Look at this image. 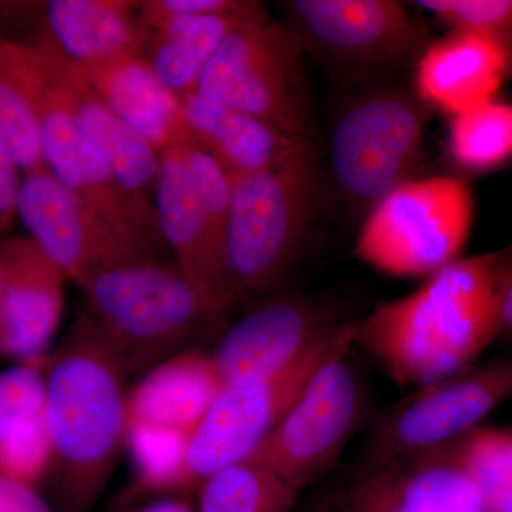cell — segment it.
I'll return each mask as SVG.
<instances>
[{
    "label": "cell",
    "instance_id": "6da1fadb",
    "mask_svg": "<svg viewBox=\"0 0 512 512\" xmlns=\"http://www.w3.org/2000/svg\"><path fill=\"white\" fill-rule=\"evenodd\" d=\"M511 262L512 247L458 258L356 322L355 346L400 386H426L466 369L500 336Z\"/></svg>",
    "mask_w": 512,
    "mask_h": 512
},
{
    "label": "cell",
    "instance_id": "7a4b0ae2",
    "mask_svg": "<svg viewBox=\"0 0 512 512\" xmlns=\"http://www.w3.org/2000/svg\"><path fill=\"white\" fill-rule=\"evenodd\" d=\"M127 373L77 316L46 363V419L62 512H93L127 441Z\"/></svg>",
    "mask_w": 512,
    "mask_h": 512
},
{
    "label": "cell",
    "instance_id": "3957f363",
    "mask_svg": "<svg viewBox=\"0 0 512 512\" xmlns=\"http://www.w3.org/2000/svg\"><path fill=\"white\" fill-rule=\"evenodd\" d=\"M80 289L86 298L80 316L127 376L202 349L229 325L231 313L208 301L174 261L111 266Z\"/></svg>",
    "mask_w": 512,
    "mask_h": 512
},
{
    "label": "cell",
    "instance_id": "277c9868",
    "mask_svg": "<svg viewBox=\"0 0 512 512\" xmlns=\"http://www.w3.org/2000/svg\"><path fill=\"white\" fill-rule=\"evenodd\" d=\"M225 271L241 303L274 296L305 247L318 211L315 148H302L261 173L231 178Z\"/></svg>",
    "mask_w": 512,
    "mask_h": 512
},
{
    "label": "cell",
    "instance_id": "5b68a950",
    "mask_svg": "<svg viewBox=\"0 0 512 512\" xmlns=\"http://www.w3.org/2000/svg\"><path fill=\"white\" fill-rule=\"evenodd\" d=\"M296 33L255 2L202 70L195 93L313 146V119Z\"/></svg>",
    "mask_w": 512,
    "mask_h": 512
},
{
    "label": "cell",
    "instance_id": "8992f818",
    "mask_svg": "<svg viewBox=\"0 0 512 512\" xmlns=\"http://www.w3.org/2000/svg\"><path fill=\"white\" fill-rule=\"evenodd\" d=\"M340 107L328 140V174L340 200L366 214L413 180L431 109L416 93L366 86Z\"/></svg>",
    "mask_w": 512,
    "mask_h": 512
},
{
    "label": "cell",
    "instance_id": "52a82bcc",
    "mask_svg": "<svg viewBox=\"0 0 512 512\" xmlns=\"http://www.w3.org/2000/svg\"><path fill=\"white\" fill-rule=\"evenodd\" d=\"M18 56L39 120L46 167L128 248L143 258L161 259L167 244L154 205L123 184L106 157L74 124L36 46L19 42Z\"/></svg>",
    "mask_w": 512,
    "mask_h": 512
},
{
    "label": "cell",
    "instance_id": "ba28073f",
    "mask_svg": "<svg viewBox=\"0 0 512 512\" xmlns=\"http://www.w3.org/2000/svg\"><path fill=\"white\" fill-rule=\"evenodd\" d=\"M286 25L312 57L343 86H372L430 45L429 30L397 0H291Z\"/></svg>",
    "mask_w": 512,
    "mask_h": 512
},
{
    "label": "cell",
    "instance_id": "9c48e42d",
    "mask_svg": "<svg viewBox=\"0 0 512 512\" xmlns=\"http://www.w3.org/2000/svg\"><path fill=\"white\" fill-rule=\"evenodd\" d=\"M473 218V192L464 181L413 178L367 212L355 254L386 275L430 276L460 258Z\"/></svg>",
    "mask_w": 512,
    "mask_h": 512
},
{
    "label": "cell",
    "instance_id": "30bf717a",
    "mask_svg": "<svg viewBox=\"0 0 512 512\" xmlns=\"http://www.w3.org/2000/svg\"><path fill=\"white\" fill-rule=\"evenodd\" d=\"M355 325L336 323L275 375L222 384L188 440L184 490H197L221 468L248 460L278 426L313 373L330 356L355 342Z\"/></svg>",
    "mask_w": 512,
    "mask_h": 512
},
{
    "label": "cell",
    "instance_id": "8fae6325",
    "mask_svg": "<svg viewBox=\"0 0 512 512\" xmlns=\"http://www.w3.org/2000/svg\"><path fill=\"white\" fill-rule=\"evenodd\" d=\"M355 342L330 356L248 460L274 471L299 493L335 467L366 410Z\"/></svg>",
    "mask_w": 512,
    "mask_h": 512
},
{
    "label": "cell",
    "instance_id": "7c38bea8",
    "mask_svg": "<svg viewBox=\"0 0 512 512\" xmlns=\"http://www.w3.org/2000/svg\"><path fill=\"white\" fill-rule=\"evenodd\" d=\"M511 397L512 353L421 386L379 420L356 471L463 439Z\"/></svg>",
    "mask_w": 512,
    "mask_h": 512
},
{
    "label": "cell",
    "instance_id": "4fadbf2b",
    "mask_svg": "<svg viewBox=\"0 0 512 512\" xmlns=\"http://www.w3.org/2000/svg\"><path fill=\"white\" fill-rule=\"evenodd\" d=\"M16 212L29 238L79 288L111 266L147 259L121 242L47 167L20 181Z\"/></svg>",
    "mask_w": 512,
    "mask_h": 512
},
{
    "label": "cell",
    "instance_id": "5bb4252c",
    "mask_svg": "<svg viewBox=\"0 0 512 512\" xmlns=\"http://www.w3.org/2000/svg\"><path fill=\"white\" fill-rule=\"evenodd\" d=\"M336 322L308 296H271L229 323L210 352L222 384L275 375Z\"/></svg>",
    "mask_w": 512,
    "mask_h": 512
},
{
    "label": "cell",
    "instance_id": "9a60e30c",
    "mask_svg": "<svg viewBox=\"0 0 512 512\" xmlns=\"http://www.w3.org/2000/svg\"><path fill=\"white\" fill-rule=\"evenodd\" d=\"M333 495L349 512H484L456 441L355 471Z\"/></svg>",
    "mask_w": 512,
    "mask_h": 512
},
{
    "label": "cell",
    "instance_id": "2e32d148",
    "mask_svg": "<svg viewBox=\"0 0 512 512\" xmlns=\"http://www.w3.org/2000/svg\"><path fill=\"white\" fill-rule=\"evenodd\" d=\"M0 357L43 362L62 320L67 278L32 238L3 242Z\"/></svg>",
    "mask_w": 512,
    "mask_h": 512
},
{
    "label": "cell",
    "instance_id": "e0dca14e",
    "mask_svg": "<svg viewBox=\"0 0 512 512\" xmlns=\"http://www.w3.org/2000/svg\"><path fill=\"white\" fill-rule=\"evenodd\" d=\"M32 43L45 60L53 86L74 124L106 157L117 177L130 190L144 197L148 191L156 190L160 151L134 133L110 110L76 64L60 52L45 30Z\"/></svg>",
    "mask_w": 512,
    "mask_h": 512
},
{
    "label": "cell",
    "instance_id": "ac0fdd59",
    "mask_svg": "<svg viewBox=\"0 0 512 512\" xmlns=\"http://www.w3.org/2000/svg\"><path fill=\"white\" fill-rule=\"evenodd\" d=\"M158 224L174 262L215 306L231 313L238 308L225 271L224 256L212 241L204 212L177 148L161 151L156 184Z\"/></svg>",
    "mask_w": 512,
    "mask_h": 512
},
{
    "label": "cell",
    "instance_id": "d6986e66",
    "mask_svg": "<svg viewBox=\"0 0 512 512\" xmlns=\"http://www.w3.org/2000/svg\"><path fill=\"white\" fill-rule=\"evenodd\" d=\"M512 66V52L491 37L451 33L421 52L414 93L431 110L466 113L495 100Z\"/></svg>",
    "mask_w": 512,
    "mask_h": 512
},
{
    "label": "cell",
    "instance_id": "ffe728a7",
    "mask_svg": "<svg viewBox=\"0 0 512 512\" xmlns=\"http://www.w3.org/2000/svg\"><path fill=\"white\" fill-rule=\"evenodd\" d=\"M221 387L210 352L192 349L178 353L148 370L128 389L127 427L190 437Z\"/></svg>",
    "mask_w": 512,
    "mask_h": 512
},
{
    "label": "cell",
    "instance_id": "44dd1931",
    "mask_svg": "<svg viewBox=\"0 0 512 512\" xmlns=\"http://www.w3.org/2000/svg\"><path fill=\"white\" fill-rule=\"evenodd\" d=\"M76 66L110 110L160 153L191 136L180 99L165 89L143 55Z\"/></svg>",
    "mask_w": 512,
    "mask_h": 512
},
{
    "label": "cell",
    "instance_id": "7402d4cb",
    "mask_svg": "<svg viewBox=\"0 0 512 512\" xmlns=\"http://www.w3.org/2000/svg\"><path fill=\"white\" fill-rule=\"evenodd\" d=\"M47 359L0 372V471L33 487L50 473L53 461L46 419Z\"/></svg>",
    "mask_w": 512,
    "mask_h": 512
},
{
    "label": "cell",
    "instance_id": "603a6c76",
    "mask_svg": "<svg viewBox=\"0 0 512 512\" xmlns=\"http://www.w3.org/2000/svg\"><path fill=\"white\" fill-rule=\"evenodd\" d=\"M180 101L192 138L220 163L229 178L261 173L302 148L313 147L201 94H184Z\"/></svg>",
    "mask_w": 512,
    "mask_h": 512
},
{
    "label": "cell",
    "instance_id": "cb8c5ba5",
    "mask_svg": "<svg viewBox=\"0 0 512 512\" xmlns=\"http://www.w3.org/2000/svg\"><path fill=\"white\" fill-rule=\"evenodd\" d=\"M45 32L67 59L86 66L111 57L143 55L148 33L134 0H52Z\"/></svg>",
    "mask_w": 512,
    "mask_h": 512
},
{
    "label": "cell",
    "instance_id": "d4e9b609",
    "mask_svg": "<svg viewBox=\"0 0 512 512\" xmlns=\"http://www.w3.org/2000/svg\"><path fill=\"white\" fill-rule=\"evenodd\" d=\"M245 0L241 8L222 15L180 16L147 30L148 56H144L165 89L180 99L194 92L202 70L222 40L254 8ZM144 50V52H146Z\"/></svg>",
    "mask_w": 512,
    "mask_h": 512
},
{
    "label": "cell",
    "instance_id": "484cf974",
    "mask_svg": "<svg viewBox=\"0 0 512 512\" xmlns=\"http://www.w3.org/2000/svg\"><path fill=\"white\" fill-rule=\"evenodd\" d=\"M197 512H293L299 491L274 471L239 461L205 478L197 488Z\"/></svg>",
    "mask_w": 512,
    "mask_h": 512
},
{
    "label": "cell",
    "instance_id": "4316f807",
    "mask_svg": "<svg viewBox=\"0 0 512 512\" xmlns=\"http://www.w3.org/2000/svg\"><path fill=\"white\" fill-rule=\"evenodd\" d=\"M18 43L0 36V134L25 174L46 167L39 120L18 60Z\"/></svg>",
    "mask_w": 512,
    "mask_h": 512
},
{
    "label": "cell",
    "instance_id": "83f0119b",
    "mask_svg": "<svg viewBox=\"0 0 512 512\" xmlns=\"http://www.w3.org/2000/svg\"><path fill=\"white\" fill-rule=\"evenodd\" d=\"M448 153L458 167L470 171L491 170L511 160V104L494 100L451 117Z\"/></svg>",
    "mask_w": 512,
    "mask_h": 512
},
{
    "label": "cell",
    "instance_id": "f1b7e54d",
    "mask_svg": "<svg viewBox=\"0 0 512 512\" xmlns=\"http://www.w3.org/2000/svg\"><path fill=\"white\" fill-rule=\"evenodd\" d=\"M456 453L484 512H512V430L478 427L456 441Z\"/></svg>",
    "mask_w": 512,
    "mask_h": 512
},
{
    "label": "cell",
    "instance_id": "f546056e",
    "mask_svg": "<svg viewBox=\"0 0 512 512\" xmlns=\"http://www.w3.org/2000/svg\"><path fill=\"white\" fill-rule=\"evenodd\" d=\"M190 437L147 427L128 426L126 448L143 493L184 491V464Z\"/></svg>",
    "mask_w": 512,
    "mask_h": 512
},
{
    "label": "cell",
    "instance_id": "4dcf8cb0",
    "mask_svg": "<svg viewBox=\"0 0 512 512\" xmlns=\"http://www.w3.org/2000/svg\"><path fill=\"white\" fill-rule=\"evenodd\" d=\"M171 146L177 148L183 160L192 188L207 220L212 241L224 256L231 214V178L214 157L198 146L192 136L181 138Z\"/></svg>",
    "mask_w": 512,
    "mask_h": 512
},
{
    "label": "cell",
    "instance_id": "1f68e13d",
    "mask_svg": "<svg viewBox=\"0 0 512 512\" xmlns=\"http://www.w3.org/2000/svg\"><path fill=\"white\" fill-rule=\"evenodd\" d=\"M414 5L453 33L491 37L512 52V0H417Z\"/></svg>",
    "mask_w": 512,
    "mask_h": 512
},
{
    "label": "cell",
    "instance_id": "d6a6232c",
    "mask_svg": "<svg viewBox=\"0 0 512 512\" xmlns=\"http://www.w3.org/2000/svg\"><path fill=\"white\" fill-rule=\"evenodd\" d=\"M245 0H144L140 18L146 30L163 20L180 16L222 15L234 12ZM148 33V32H147Z\"/></svg>",
    "mask_w": 512,
    "mask_h": 512
},
{
    "label": "cell",
    "instance_id": "836d02e7",
    "mask_svg": "<svg viewBox=\"0 0 512 512\" xmlns=\"http://www.w3.org/2000/svg\"><path fill=\"white\" fill-rule=\"evenodd\" d=\"M0 512H55L35 487L0 471Z\"/></svg>",
    "mask_w": 512,
    "mask_h": 512
},
{
    "label": "cell",
    "instance_id": "e575fe53",
    "mask_svg": "<svg viewBox=\"0 0 512 512\" xmlns=\"http://www.w3.org/2000/svg\"><path fill=\"white\" fill-rule=\"evenodd\" d=\"M18 164L0 134V229L8 227L16 214L20 181Z\"/></svg>",
    "mask_w": 512,
    "mask_h": 512
},
{
    "label": "cell",
    "instance_id": "d590c367",
    "mask_svg": "<svg viewBox=\"0 0 512 512\" xmlns=\"http://www.w3.org/2000/svg\"><path fill=\"white\" fill-rule=\"evenodd\" d=\"M500 336L512 339V262L501 292Z\"/></svg>",
    "mask_w": 512,
    "mask_h": 512
},
{
    "label": "cell",
    "instance_id": "8d00e7d4",
    "mask_svg": "<svg viewBox=\"0 0 512 512\" xmlns=\"http://www.w3.org/2000/svg\"><path fill=\"white\" fill-rule=\"evenodd\" d=\"M127 512H197L191 501L183 497H165Z\"/></svg>",
    "mask_w": 512,
    "mask_h": 512
},
{
    "label": "cell",
    "instance_id": "74e56055",
    "mask_svg": "<svg viewBox=\"0 0 512 512\" xmlns=\"http://www.w3.org/2000/svg\"><path fill=\"white\" fill-rule=\"evenodd\" d=\"M301 512H349L339 503L338 498L335 495H329V497L322 498V500L315 501V503L309 505V507L303 508Z\"/></svg>",
    "mask_w": 512,
    "mask_h": 512
},
{
    "label": "cell",
    "instance_id": "f35d334b",
    "mask_svg": "<svg viewBox=\"0 0 512 512\" xmlns=\"http://www.w3.org/2000/svg\"><path fill=\"white\" fill-rule=\"evenodd\" d=\"M3 275H5V247L0 244V291H2Z\"/></svg>",
    "mask_w": 512,
    "mask_h": 512
}]
</instances>
